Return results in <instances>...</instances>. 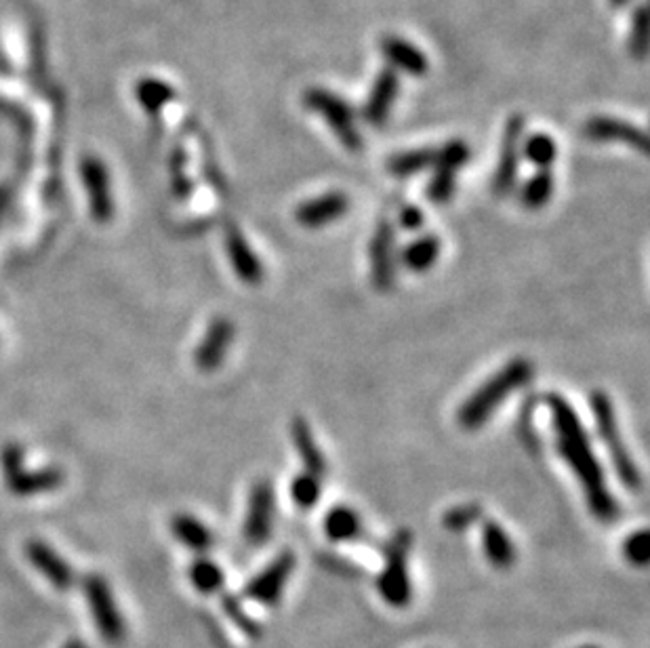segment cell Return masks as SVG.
<instances>
[{"label":"cell","instance_id":"cell-1","mask_svg":"<svg viewBox=\"0 0 650 648\" xmlns=\"http://www.w3.org/2000/svg\"><path fill=\"white\" fill-rule=\"evenodd\" d=\"M547 407L552 411L558 451L581 482L589 510L602 522L615 520L619 516V503L608 491L602 465L571 402L560 394H552L547 396Z\"/></svg>","mask_w":650,"mask_h":648},{"label":"cell","instance_id":"cell-2","mask_svg":"<svg viewBox=\"0 0 650 648\" xmlns=\"http://www.w3.org/2000/svg\"><path fill=\"white\" fill-rule=\"evenodd\" d=\"M533 379V364L526 358H514L497 371L489 381L467 398L457 413V421L463 430H480L493 417L501 404L516 390L524 388Z\"/></svg>","mask_w":650,"mask_h":648},{"label":"cell","instance_id":"cell-3","mask_svg":"<svg viewBox=\"0 0 650 648\" xmlns=\"http://www.w3.org/2000/svg\"><path fill=\"white\" fill-rule=\"evenodd\" d=\"M589 407H592L596 432L604 444L608 457H611V463H613V468H615L621 484L629 491H640L642 476H640L636 461L632 459V455H629L625 442H623L613 400L608 398L606 392L594 390L592 396H589Z\"/></svg>","mask_w":650,"mask_h":648},{"label":"cell","instance_id":"cell-4","mask_svg":"<svg viewBox=\"0 0 650 648\" xmlns=\"http://www.w3.org/2000/svg\"><path fill=\"white\" fill-rule=\"evenodd\" d=\"M413 548L411 531H398L388 543L383 545L385 564L379 573L375 587L379 598L392 606V609H404L413 600V583L409 573V554Z\"/></svg>","mask_w":650,"mask_h":648},{"label":"cell","instance_id":"cell-5","mask_svg":"<svg viewBox=\"0 0 650 648\" xmlns=\"http://www.w3.org/2000/svg\"><path fill=\"white\" fill-rule=\"evenodd\" d=\"M0 470H3L7 489L15 497H34L51 493L64 484V472L59 468H26V453L19 444L11 442L0 451Z\"/></svg>","mask_w":650,"mask_h":648},{"label":"cell","instance_id":"cell-6","mask_svg":"<svg viewBox=\"0 0 650 648\" xmlns=\"http://www.w3.org/2000/svg\"><path fill=\"white\" fill-rule=\"evenodd\" d=\"M470 160V146L461 139L446 141L438 148H417L394 154L388 162V171L394 177H413L428 169H453L459 171Z\"/></svg>","mask_w":650,"mask_h":648},{"label":"cell","instance_id":"cell-7","mask_svg":"<svg viewBox=\"0 0 650 648\" xmlns=\"http://www.w3.org/2000/svg\"><path fill=\"white\" fill-rule=\"evenodd\" d=\"M83 592L99 636L110 646H118L127 636V625L123 615H120L110 583L104 575L91 573L83 581Z\"/></svg>","mask_w":650,"mask_h":648},{"label":"cell","instance_id":"cell-8","mask_svg":"<svg viewBox=\"0 0 650 648\" xmlns=\"http://www.w3.org/2000/svg\"><path fill=\"white\" fill-rule=\"evenodd\" d=\"M303 104L308 110L316 112L329 129L337 135L343 148L348 150H360L362 148V135L356 127V116L348 101H343L339 95L327 91V89H308L303 95Z\"/></svg>","mask_w":650,"mask_h":648},{"label":"cell","instance_id":"cell-9","mask_svg":"<svg viewBox=\"0 0 650 648\" xmlns=\"http://www.w3.org/2000/svg\"><path fill=\"white\" fill-rule=\"evenodd\" d=\"M295 566H297V558L293 552L287 550L278 554L266 569L259 571L245 585V594L242 596L261 606H276L282 600L284 590H287Z\"/></svg>","mask_w":650,"mask_h":648},{"label":"cell","instance_id":"cell-10","mask_svg":"<svg viewBox=\"0 0 650 648\" xmlns=\"http://www.w3.org/2000/svg\"><path fill=\"white\" fill-rule=\"evenodd\" d=\"M522 139H524V116L514 114L505 125L497 169L493 175V192L497 196L512 194L516 186L520 158H522Z\"/></svg>","mask_w":650,"mask_h":648},{"label":"cell","instance_id":"cell-11","mask_svg":"<svg viewBox=\"0 0 650 648\" xmlns=\"http://www.w3.org/2000/svg\"><path fill=\"white\" fill-rule=\"evenodd\" d=\"M274 510V486L270 480H259L251 489L245 524H242V535L251 545H263L270 541L274 531Z\"/></svg>","mask_w":650,"mask_h":648},{"label":"cell","instance_id":"cell-12","mask_svg":"<svg viewBox=\"0 0 650 648\" xmlns=\"http://www.w3.org/2000/svg\"><path fill=\"white\" fill-rule=\"evenodd\" d=\"M80 175H83V184L89 196V209L95 221L99 224H108L114 217V194L110 190V173L104 162L95 156H87L80 162Z\"/></svg>","mask_w":650,"mask_h":648},{"label":"cell","instance_id":"cell-13","mask_svg":"<svg viewBox=\"0 0 650 648\" xmlns=\"http://www.w3.org/2000/svg\"><path fill=\"white\" fill-rule=\"evenodd\" d=\"M24 554L34 569L43 575L55 590L68 592L76 583L74 569L66 562L64 556H59L49 543L43 539H28L24 545Z\"/></svg>","mask_w":650,"mask_h":648},{"label":"cell","instance_id":"cell-14","mask_svg":"<svg viewBox=\"0 0 650 648\" xmlns=\"http://www.w3.org/2000/svg\"><path fill=\"white\" fill-rule=\"evenodd\" d=\"M394 238V224L388 217H381L371 238V278L381 293L390 291L394 285Z\"/></svg>","mask_w":650,"mask_h":648},{"label":"cell","instance_id":"cell-15","mask_svg":"<svg viewBox=\"0 0 650 648\" xmlns=\"http://www.w3.org/2000/svg\"><path fill=\"white\" fill-rule=\"evenodd\" d=\"M234 322L228 320L226 316H217L211 320L209 329L202 337L200 346L194 352V362L200 371H215L219 369L223 360H226L228 350L232 348L234 341Z\"/></svg>","mask_w":650,"mask_h":648},{"label":"cell","instance_id":"cell-16","mask_svg":"<svg viewBox=\"0 0 650 648\" xmlns=\"http://www.w3.org/2000/svg\"><path fill=\"white\" fill-rule=\"evenodd\" d=\"M585 135L592 141H611V144H625L642 154L648 152V137L636 125H629L621 118L594 116L585 123Z\"/></svg>","mask_w":650,"mask_h":648},{"label":"cell","instance_id":"cell-17","mask_svg":"<svg viewBox=\"0 0 650 648\" xmlns=\"http://www.w3.org/2000/svg\"><path fill=\"white\" fill-rule=\"evenodd\" d=\"M350 211V198L343 192H327L316 198L301 202L295 211V219L303 228L318 230L333 224Z\"/></svg>","mask_w":650,"mask_h":648},{"label":"cell","instance_id":"cell-18","mask_svg":"<svg viewBox=\"0 0 650 648\" xmlns=\"http://www.w3.org/2000/svg\"><path fill=\"white\" fill-rule=\"evenodd\" d=\"M398 93H400V78L394 72V68L381 70L375 78L367 104H364V120H367L371 127H383L394 108Z\"/></svg>","mask_w":650,"mask_h":648},{"label":"cell","instance_id":"cell-19","mask_svg":"<svg viewBox=\"0 0 650 648\" xmlns=\"http://www.w3.org/2000/svg\"><path fill=\"white\" fill-rule=\"evenodd\" d=\"M226 251L236 276L242 282H247V285H257V282H261L263 278L261 261L236 224L226 226Z\"/></svg>","mask_w":650,"mask_h":648},{"label":"cell","instance_id":"cell-20","mask_svg":"<svg viewBox=\"0 0 650 648\" xmlns=\"http://www.w3.org/2000/svg\"><path fill=\"white\" fill-rule=\"evenodd\" d=\"M379 49L383 57L390 62V66L402 70L404 74L425 76L430 70V62L425 53L400 36H385L379 43Z\"/></svg>","mask_w":650,"mask_h":648},{"label":"cell","instance_id":"cell-21","mask_svg":"<svg viewBox=\"0 0 650 648\" xmlns=\"http://www.w3.org/2000/svg\"><path fill=\"white\" fill-rule=\"evenodd\" d=\"M482 550L486 560L499 571L512 569L516 564V548L512 537L495 520L482 522Z\"/></svg>","mask_w":650,"mask_h":648},{"label":"cell","instance_id":"cell-22","mask_svg":"<svg viewBox=\"0 0 650 648\" xmlns=\"http://www.w3.org/2000/svg\"><path fill=\"white\" fill-rule=\"evenodd\" d=\"M173 537L194 554H207L215 545V535L209 526L190 514H177L171 520Z\"/></svg>","mask_w":650,"mask_h":648},{"label":"cell","instance_id":"cell-23","mask_svg":"<svg viewBox=\"0 0 650 648\" xmlns=\"http://www.w3.org/2000/svg\"><path fill=\"white\" fill-rule=\"evenodd\" d=\"M291 438H293V447L297 451V455L303 461V468L306 472L322 478L327 474V461H324L322 451L318 449L316 438L310 430L308 421L303 417H295L291 423Z\"/></svg>","mask_w":650,"mask_h":648},{"label":"cell","instance_id":"cell-24","mask_svg":"<svg viewBox=\"0 0 650 648\" xmlns=\"http://www.w3.org/2000/svg\"><path fill=\"white\" fill-rule=\"evenodd\" d=\"M322 529L333 543H350L362 537V518L350 505H335L322 520Z\"/></svg>","mask_w":650,"mask_h":648},{"label":"cell","instance_id":"cell-25","mask_svg":"<svg viewBox=\"0 0 650 648\" xmlns=\"http://www.w3.org/2000/svg\"><path fill=\"white\" fill-rule=\"evenodd\" d=\"M440 240L436 234H423L402 249V263L411 272H428L440 257Z\"/></svg>","mask_w":650,"mask_h":648},{"label":"cell","instance_id":"cell-26","mask_svg":"<svg viewBox=\"0 0 650 648\" xmlns=\"http://www.w3.org/2000/svg\"><path fill=\"white\" fill-rule=\"evenodd\" d=\"M188 577H190V583L194 590L202 596L221 594L223 585H226V573H223L221 566L215 560L205 558V556L196 558L190 564Z\"/></svg>","mask_w":650,"mask_h":648},{"label":"cell","instance_id":"cell-27","mask_svg":"<svg viewBox=\"0 0 650 648\" xmlns=\"http://www.w3.org/2000/svg\"><path fill=\"white\" fill-rule=\"evenodd\" d=\"M522 156L535 165L539 171L550 169L558 156V146L552 135L533 133L522 141Z\"/></svg>","mask_w":650,"mask_h":648},{"label":"cell","instance_id":"cell-28","mask_svg":"<svg viewBox=\"0 0 650 648\" xmlns=\"http://www.w3.org/2000/svg\"><path fill=\"white\" fill-rule=\"evenodd\" d=\"M552 194H554V175L545 169V171H537L526 181L520 198L526 209L537 211L543 209L547 202L552 200Z\"/></svg>","mask_w":650,"mask_h":648},{"label":"cell","instance_id":"cell-29","mask_svg":"<svg viewBox=\"0 0 650 648\" xmlns=\"http://www.w3.org/2000/svg\"><path fill=\"white\" fill-rule=\"evenodd\" d=\"M221 611L226 613V617L232 621V625L240 634H245L251 640L261 638V625L255 621V617L245 611L240 598H236L234 594H221Z\"/></svg>","mask_w":650,"mask_h":648},{"label":"cell","instance_id":"cell-30","mask_svg":"<svg viewBox=\"0 0 650 648\" xmlns=\"http://www.w3.org/2000/svg\"><path fill=\"white\" fill-rule=\"evenodd\" d=\"M322 478L310 474V472H303L299 476L293 478L291 482V499L301 510H310L314 505L320 501L322 495Z\"/></svg>","mask_w":650,"mask_h":648},{"label":"cell","instance_id":"cell-31","mask_svg":"<svg viewBox=\"0 0 650 648\" xmlns=\"http://www.w3.org/2000/svg\"><path fill=\"white\" fill-rule=\"evenodd\" d=\"M482 508L478 503H463L457 505V508L446 510L442 516V526L446 531L451 533H463L467 529H472L474 524L482 522Z\"/></svg>","mask_w":650,"mask_h":648},{"label":"cell","instance_id":"cell-32","mask_svg":"<svg viewBox=\"0 0 650 648\" xmlns=\"http://www.w3.org/2000/svg\"><path fill=\"white\" fill-rule=\"evenodd\" d=\"M629 55L636 59H644L648 53V9L646 5L636 7L632 13V26H629V38H627Z\"/></svg>","mask_w":650,"mask_h":648},{"label":"cell","instance_id":"cell-33","mask_svg":"<svg viewBox=\"0 0 650 648\" xmlns=\"http://www.w3.org/2000/svg\"><path fill=\"white\" fill-rule=\"evenodd\" d=\"M457 188V171L453 169H436V173L430 177L428 188H425V196L432 200L434 205H444L449 202Z\"/></svg>","mask_w":650,"mask_h":648},{"label":"cell","instance_id":"cell-34","mask_svg":"<svg viewBox=\"0 0 650 648\" xmlns=\"http://www.w3.org/2000/svg\"><path fill=\"white\" fill-rule=\"evenodd\" d=\"M173 97H175L173 89L165 83H156V80L141 85V89H139V101L148 112H160Z\"/></svg>","mask_w":650,"mask_h":648},{"label":"cell","instance_id":"cell-35","mask_svg":"<svg viewBox=\"0 0 650 648\" xmlns=\"http://www.w3.org/2000/svg\"><path fill=\"white\" fill-rule=\"evenodd\" d=\"M171 171H173V175H171L173 196L179 198V200L190 198L192 192H194V184H192V179L186 175V154H184V150H175Z\"/></svg>","mask_w":650,"mask_h":648},{"label":"cell","instance_id":"cell-36","mask_svg":"<svg viewBox=\"0 0 650 648\" xmlns=\"http://www.w3.org/2000/svg\"><path fill=\"white\" fill-rule=\"evenodd\" d=\"M648 554H650V545H648V533L638 531L632 533L625 543H623V556L629 564L634 566H646L648 564Z\"/></svg>","mask_w":650,"mask_h":648},{"label":"cell","instance_id":"cell-37","mask_svg":"<svg viewBox=\"0 0 650 648\" xmlns=\"http://www.w3.org/2000/svg\"><path fill=\"white\" fill-rule=\"evenodd\" d=\"M398 224L406 232H419L423 228V224H425V215H423V211L419 207L406 205L398 213Z\"/></svg>","mask_w":650,"mask_h":648},{"label":"cell","instance_id":"cell-38","mask_svg":"<svg viewBox=\"0 0 650 648\" xmlns=\"http://www.w3.org/2000/svg\"><path fill=\"white\" fill-rule=\"evenodd\" d=\"M9 202H11V190L7 186H0V221H3L9 209Z\"/></svg>","mask_w":650,"mask_h":648},{"label":"cell","instance_id":"cell-39","mask_svg":"<svg viewBox=\"0 0 650 648\" xmlns=\"http://www.w3.org/2000/svg\"><path fill=\"white\" fill-rule=\"evenodd\" d=\"M62 648H87V644L80 638H70V640H66V644Z\"/></svg>","mask_w":650,"mask_h":648},{"label":"cell","instance_id":"cell-40","mask_svg":"<svg viewBox=\"0 0 650 648\" xmlns=\"http://www.w3.org/2000/svg\"><path fill=\"white\" fill-rule=\"evenodd\" d=\"M608 3H611V7H625L627 3H632V0H608Z\"/></svg>","mask_w":650,"mask_h":648},{"label":"cell","instance_id":"cell-41","mask_svg":"<svg viewBox=\"0 0 650 648\" xmlns=\"http://www.w3.org/2000/svg\"><path fill=\"white\" fill-rule=\"evenodd\" d=\"M577 648H600V646H596V644H583V646H577Z\"/></svg>","mask_w":650,"mask_h":648}]
</instances>
